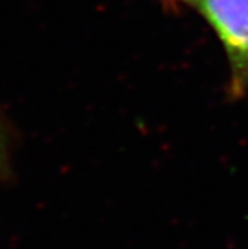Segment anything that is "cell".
<instances>
[{
    "mask_svg": "<svg viewBox=\"0 0 248 249\" xmlns=\"http://www.w3.org/2000/svg\"><path fill=\"white\" fill-rule=\"evenodd\" d=\"M168 9L189 8L204 18L229 61V96L248 93V0H162Z\"/></svg>",
    "mask_w": 248,
    "mask_h": 249,
    "instance_id": "obj_1",
    "label": "cell"
},
{
    "mask_svg": "<svg viewBox=\"0 0 248 249\" xmlns=\"http://www.w3.org/2000/svg\"><path fill=\"white\" fill-rule=\"evenodd\" d=\"M14 139L11 127L8 123L0 121V179H3L11 172V160H12Z\"/></svg>",
    "mask_w": 248,
    "mask_h": 249,
    "instance_id": "obj_2",
    "label": "cell"
}]
</instances>
